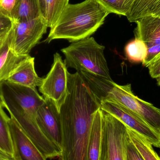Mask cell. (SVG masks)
Returning <instances> with one entry per match:
<instances>
[{"label":"cell","instance_id":"cell-1","mask_svg":"<svg viewBox=\"0 0 160 160\" xmlns=\"http://www.w3.org/2000/svg\"><path fill=\"white\" fill-rule=\"evenodd\" d=\"M68 96L60 111L62 129L60 160H87L93 118L100 101L86 82L68 80Z\"/></svg>","mask_w":160,"mask_h":160},{"label":"cell","instance_id":"cell-2","mask_svg":"<svg viewBox=\"0 0 160 160\" xmlns=\"http://www.w3.org/2000/svg\"><path fill=\"white\" fill-rule=\"evenodd\" d=\"M0 100L3 107L46 158L60 157L61 151L38 124V111L45 99L37 89L3 81L0 84Z\"/></svg>","mask_w":160,"mask_h":160},{"label":"cell","instance_id":"cell-3","mask_svg":"<svg viewBox=\"0 0 160 160\" xmlns=\"http://www.w3.org/2000/svg\"><path fill=\"white\" fill-rule=\"evenodd\" d=\"M110 12L96 0L69 4L44 42L63 39L74 42L90 37L104 23Z\"/></svg>","mask_w":160,"mask_h":160},{"label":"cell","instance_id":"cell-4","mask_svg":"<svg viewBox=\"0 0 160 160\" xmlns=\"http://www.w3.org/2000/svg\"><path fill=\"white\" fill-rule=\"evenodd\" d=\"M100 101H106L124 106L141 116L160 132V109L133 94L131 84L118 85L87 72H79Z\"/></svg>","mask_w":160,"mask_h":160},{"label":"cell","instance_id":"cell-5","mask_svg":"<svg viewBox=\"0 0 160 160\" xmlns=\"http://www.w3.org/2000/svg\"><path fill=\"white\" fill-rule=\"evenodd\" d=\"M105 47L93 37L76 42L61 49L64 55L66 65L106 79L112 80L104 54Z\"/></svg>","mask_w":160,"mask_h":160},{"label":"cell","instance_id":"cell-6","mask_svg":"<svg viewBox=\"0 0 160 160\" xmlns=\"http://www.w3.org/2000/svg\"><path fill=\"white\" fill-rule=\"evenodd\" d=\"M102 113V135L99 160H126L127 126L103 110Z\"/></svg>","mask_w":160,"mask_h":160},{"label":"cell","instance_id":"cell-7","mask_svg":"<svg viewBox=\"0 0 160 160\" xmlns=\"http://www.w3.org/2000/svg\"><path fill=\"white\" fill-rule=\"evenodd\" d=\"M51 68L45 78L41 79L39 90L43 98L50 101L58 112L68 96L67 67L58 52L53 55Z\"/></svg>","mask_w":160,"mask_h":160},{"label":"cell","instance_id":"cell-8","mask_svg":"<svg viewBox=\"0 0 160 160\" xmlns=\"http://www.w3.org/2000/svg\"><path fill=\"white\" fill-rule=\"evenodd\" d=\"M48 27L42 17L23 21H13L11 48L17 54L28 55L40 42Z\"/></svg>","mask_w":160,"mask_h":160},{"label":"cell","instance_id":"cell-9","mask_svg":"<svg viewBox=\"0 0 160 160\" xmlns=\"http://www.w3.org/2000/svg\"><path fill=\"white\" fill-rule=\"evenodd\" d=\"M101 109L115 117L127 127L145 138L153 146L160 148V132L141 116L124 106L111 102L100 101Z\"/></svg>","mask_w":160,"mask_h":160},{"label":"cell","instance_id":"cell-10","mask_svg":"<svg viewBox=\"0 0 160 160\" xmlns=\"http://www.w3.org/2000/svg\"><path fill=\"white\" fill-rule=\"evenodd\" d=\"M44 99L38 111V124L44 135L61 152L62 129L60 113L52 102Z\"/></svg>","mask_w":160,"mask_h":160},{"label":"cell","instance_id":"cell-11","mask_svg":"<svg viewBox=\"0 0 160 160\" xmlns=\"http://www.w3.org/2000/svg\"><path fill=\"white\" fill-rule=\"evenodd\" d=\"M8 126L19 160H47L12 117L9 118Z\"/></svg>","mask_w":160,"mask_h":160},{"label":"cell","instance_id":"cell-12","mask_svg":"<svg viewBox=\"0 0 160 160\" xmlns=\"http://www.w3.org/2000/svg\"><path fill=\"white\" fill-rule=\"evenodd\" d=\"M12 28L0 48V84L6 81L28 55L15 53L11 48Z\"/></svg>","mask_w":160,"mask_h":160},{"label":"cell","instance_id":"cell-13","mask_svg":"<svg viewBox=\"0 0 160 160\" xmlns=\"http://www.w3.org/2000/svg\"><path fill=\"white\" fill-rule=\"evenodd\" d=\"M136 23L135 38L142 41L147 48L160 45V16H146L138 20Z\"/></svg>","mask_w":160,"mask_h":160},{"label":"cell","instance_id":"cell-14","mask_svg":"<svg viewBox=\"0 0 160 160\" xmlns=\"http://www.w3.org/2000/svg\"><path fill=\"white\" fill-rule=\"evenodd\" d=\"M41 79L36 72L35 58L29 55L6 81L37 89L36 88L40 85Z\"/></svg>","mask_w":160,"mask_h":160},{"label":"cell","instance_id":"cell-15","mask_svg":"<svg viewBox=\"0 0 160 160\" xmlns=\"http://www.w3.org/2000/svg\"><path fill=\"white\" fill-rule=\"evenodd\" d=\"M102 113L101 108L93 118L88 147L87 160H99L102 135Z\"/></svg>","mask_w":160,"mask_h":160},{"label":"cell","instance_id":"cell-16","mask_svg":"<svg viewBox=\"0 0 160 160\" xmlns=\"http://www.w3.org/2000/svg\"><path fill=\"white\" fill-rule=\"evenodd\" d=\"M160 9V0H135L126 16L130 22H136L146 16L155 15Z\"/></svg>","mask_w":160,"mask_h":160},{"label":"cell","instance_id":"cell-17","mask_svg":"<svg viewBox=\"0 0 160 160\" xmlns=\"http://www.w3.org/2000/svg\"><path fill=\"white\" fill-rule=\"evenodd\" d=\"M10 118L6 114L3 110L0 100V148L8 155L18 158L14 142L11 137L8 126V121Z\"/></svg>","mask_w":160,"mask_h":160},{"label":"cell","instance_id":"cell-18","mask_svg":"<svg viewBox=\"0 0 160 160\" xmlns=\"http://www.w3.org/2000/svg\"><path fill=\"white\" fill-rule=\"evenodd\" d=\"M41 17L38 0H18L13 21H23Z\"/></svg>","mask_w":160,"mask_h":160},{"label":"cell","instance_id":"cell-19","mask_svg":"<svg viewBox=\"0 0 160 160\" xmlns=\"http://www.w3.org/2000/svg\"><path fill=\"white\" fill-rule=\"evenodd\" d=\"M69 0H45L44 19L48 28H52L63 11L69 4Z\"/></svg>","mask_w":160,"mask_h":160},{"label":"cell","instance_id":"cell-20","mask_svg":"<svg viewBox=\"0 0 160 160\" xmlns=\"http://www.w3.org/2000/svg\"><path fill=\"white\" fill-rule=\"evenodd\" d=\"M131 140L137 148L145 160H160V157L156 153L153 146L145 138L127 127Z\"/></svg>","mask_w":160,"mask_h":160},{"label":"cell","instance_id":"cell-21","mask_svg":"<svg viewBox=\"0 0 160 160\" xmlns=\"http://www.w3.org/2000/svg\"><path fill=\"white\" fill-rule=\"evenodd\" d=\"M125 51L132 62H142L147 55L148 48L142 41L135 38L126 45Z\"/></svg>","mask_w":160,"mask_h":160},{"label":"cell","instance_id":"cell-22","mask_svg":"<svg viewBox=\"0 0 160 160\" xmlns=\"http://www.w3.org/2000/svg\"><path fill=\"white\" fill-rule=\"evenodd\" d=\"M110 13L127 16L135 0H96Z\"/></svg>","mask_w":160,"mask_h":160},{"label":"cell","instance_id":"cell-23","mask_svg":"<svg viewBox=\"0 0 160 160\" xmlns=\"http://www.w3.org/2000/svg\"><path fill=\"white\" fill-rule=\"evenodd\" d=\"M126 160H145L137 148L131 140L128 133L126 142Z\"/></svg>","mask_w":160,"mask_h":160},{"label":"cell","instance_id":"cell-24","mask_svg":"<svg viewBox=\"0 0 160 160\" xmlns=\"http://www.w3.org/2000/svg\"><path fill=\"white\" fill-rule=\"evenodd\" d=\"M18 0H0V13L13 19Z\"/></svg>","mask_w":160,"mask_h":160},{"label":"cell","instance_id":"cell-25","mask_svg":"<svg viewBox=\"0 0 160 160\" xmlns=\"http://www.w3.org/2000/svg\"><path fill=\"white\" fill-rule=\"evenodd\" d=\"M160 58V45H155L148 48L147 55L143 62V66L148 67L152 62Z\"/></svg>","mask_w":160,"mask_h":160},{"label":"cell","instance_id":"cell-26","mask_svg":"<svg viewBox=\"0 0 160 160\" xmlns=\"http://www.w3.org/2000/svg\"><path fill=\"white\" fill-rule=\"evenodd\" d=\"M13 25L12 19L0 13V36L8 33L12 29Z\"/></svg>","mask_w":160,"mask_h":160},{"label":"cell","instance_id":"cell-27","mask_svg":"<svg viewBox=\"0 0 160 160\" xmlns=\"http://www.w3.org/2000/svg\"><path fill=\"white\" fill-rule=\"evenodd\" d=\"M149 75L153 78H157L160 76V58L152 62L148 67Z\"/></svg>","mask_w":160,"mask_h":160},{"label":"cell","instance_id":"cell-28","mask_svg":"<svg viewBox=\"0 0 160 160\" xmlns=\"http://www.w3.org/2000/svg\"><path fill=\"white\" fill-rule=\"evenodd\" d=\"M0 159L7 160H16L15 158L8 155L7 153L2 150L1 148H0Z\"/></svg>","mask_w":160,"mask_h":160},{"label":"cell","instance_id":"cell-29","mask_svg":"<svg viewBox=\"0 0 160 160\" xmlns=\"http://www.w3.org/2000/svg\"><path fill=\"white\" fill-rule=\"evenodd\" d=\"M38 2L41 17L44 18L45 13V0H38Z\"/></svg>","mask_w":160,"mask_h":160},{"label":"cell","instance_id":"cell-30","mask_svg":"<svg viewBox=\"0 0 160 160\" xmlns=\"http://www.w3.org/2000/svg\"><path fill=\"white\" fill-rule=\"evenodd\" d=\"M7 33L6 34L0 36V48H1V46H2V43H3L5 38L6 37Z\"/></svg>","mask_w":160,"mask_h":160},{"label":"cell","instance_id":"cell-31","mask_svg":"<svg viewBox=\"0 0 160 160\" xmlns=\"http://www.w3.org/2000/svg\"><path fill=\"white\" fill-rule=\"evenodd\" d=\"M156 79H157V83H158V85L160 87V76L158 78H156Z\"/></svg>","mask_w":160,"mask_h":160},{"label":"cell","instance_id":"cell-32","mask_svg":"<svg viewBox=\"0 0 160 160\" xmlns=\"http://www.w3.org/2000/svg\"><path fill=\"white\" fill-rule=\"evenodd\" d=\"M158 15V16H160V9L159 10V11L158 12V13H156L155 15Z\"/></svg>","mask_w":160,"mask_h":160},{"label":"cell","instance_id":"cell-33","mask_svg":"<svg viewBox=\"0 0 160 160\" xmlns=\"http://www.w3.org/2000/svg\"><path fill=\"white\" fill-rule=\"evenodd\" d=\"M0 160H7L2 159H0Z\"/></svg>","mask_w":160,"mask_h":160}]
</instances>
